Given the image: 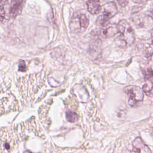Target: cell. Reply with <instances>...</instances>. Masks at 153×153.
<instances>
[{
    "label": "cell",
    "instance_id": "9a60e30c",
    "mask_svg": "<svg viewBox=\"0 0 153 153\" xmlns=\"http://www.w3.org/2000/svg\"><path fill=\"white\" fill-rule=\"evenodd\" d=\"M151 37H152V38L153 39V28H152V29L151 30Z\"/></svg>",
    "mask_w": 153,
    "mask_h": 153
},
{
    "label": "cell",
    "instance_id": "52a82bcc",
    "mask_svg": "<svg viewBox=\"0 0 153 153\" xmlns=\"http://www.w3.org/2000/svg\"><path fill=\"white\" fill-rule=\"evenodd\" d=\"M118 33V26L116 24H109L105 25L101 30V35L106 38L113 37Z\"/></svg>",
    "mask_w": 153,
    "mask_h": 153
},
{
    "label": "cell",
    "instance_id": "5b68a950",
    "mask_svg": "<svg viewBox=\"0 0 153 153\" xmlns=\"http://www.w3.org/2000/svg\"><path fill=\"white\" fill-rule=\"evenodd\" d=\"M24 0H12L8 10V17L14 19L18 16L23 8Z\"/></svg>",
    "mask_w": 153,
    "mask_h": 153
},
{
    "label": "cell",
    "instance_id": "8fae6325",
    "mask_svg": "<svg viewBox=\"0 0 153 153\" xmlns=\"http://www.w3.org/2000/svg\"><path fill=\"white\" fill-rule=\"evenodd\" d=\"M144 78L145 80H147L153 77V71L151 68H147L143 71Z\"/></svg>",
    "mask_w": 153,
    "mask_h": 153
},
{
    "label": "cell",
    "instance_id": "8992f818",
    "mask_svg": "<svg viewBox=\"0 0 153 153\" xmlns=\"http://www.w3.org/2000/svg\"><path fill=\"white\" fill-rule=\"evenodd\" d=\"M133 146V152H143V153H149L151 150L144 143L142 139L140 137H136L132 143Z\"/></svg>",
    "mask_w": 153,
    "mask_h": 153
},
{
    "label": "cell",
    "instance_id": "2e32d148",
    "mask_svg": "<svg viewBox=\"0 0 153 153\" xmlns=\"http://www.w3.org/2000/svg\"><path fill=\"white\" fill-rule=\"evenodd\" d=\"M151 134L153 136V127H152V129H151Z\"/></svg>",
    "mask_w": 153,
    "mask_h": 153
},
{
    "label": "cell",
    "instance_id": "ba28073f",
    "mask_svg": "<svg viewBox=\"0 0 153 153\" xmlns=\"http://www.w3.org/2000/svg\"><path fill=\"white\" fill-rule=\"evenodd\" d=\"M87 10L91 14L95 15L99 14L101 10L100 0H87Z\"/></svg>",
    "mask_w": 153,
    "mask_h": 153
},
{
    "label": "cell",
    "instance_id": "4fadbf2b",
    "mask_svg": "<svg viewBox=\"0 0 153 153\" xmlns=\"http://www.w3.org/2000/svg\"><path fill=\"white\" fill-rule=\"evenodd\" d=\"M116 1L118 4V5L121 7H126L128 2V0H116Z\"/></svg>",
    "mask_w": 153,
    "mask_h": 153
},
{
    "label": "cell",
    "instance_id": "277c9868",
    "mask_svg": "<svg viewBox=\"0 0 153 153\" xmlns=\"http://www.w3.org/2000/svg\"><path fill=\"white\" fill-rule=\"evenodd\" d=\"M118 13L115 4L108 2L104 5L103 10L97 20V23L100 26H105L106 23Z\"/></svg>",
    "mask_w": 153,
    "mask_h": 153
},
{
    "label": "cell",
    "instance_id": "9c48e42d",
    "mask_svg": "<svg viewBox=\"0 0 153 153\" xmlns=\"http://www.w3.org/2000/svg\"><path fill=\"white\" fill-rule=\"evenodd\" d=\"M142 86V90L147 95L153 94V77L147 80Z\"/></svg>",
    "mask_w": 153,
    "mask_h": 153
},
{
    "label": "cell",
    "instance_id": "3957f363",
    "mask_svg": "<svg viewBox=\"0 0 153 153\" xmlns=\"http://www.w3.org/2000/svg\"><path fill=\"white\" fill-rule=\"evenodd\" d=\"M89 25V20L84 14L75 13L70 23V28L72 32L80 33L84 32Z\"/></svg>",
    "mask_w": 153,
    "mask_h": 153
},
{
    "label": "cell",
    "instance_id": "30bf717a",
    "mask_svg": "<svg viewBox=\"0 0 153 153\" xmlns=\"http://www.w3.org/2000/svg\"><path fill=\"white\" fill-rule=\"evenodd\" d=\"M66 118L68 121L70 123H74L78 120V115L75 112L68 111L66 112Z\"/></svg>",
    "mask_w": 153,
    "mask_h": 153
},
{
    "label": "cell",
    "instance_id": "5bb4252c",
    "mask_svg": "<svg viewBox=\"0 0 153 153\" xmlns=\"http://www.w3.org/2000/svg\"><path fill=\"white\" fill-rule=\"evenodd\" d=\"M133 2H134V3H137V4H141V3H143L149 0H131Z\"/></svg>",
    "mask_w": 153,
    "mask_h": 153
},
{
    "label": "cell",
    "instance_id": "7a4b0ae2",
    "mask_svg": "<svg viewBox=\"0 0 153 153\" xmlns=\"http://www.w3.org/2000/svg\"><path fill=\"white\" fill-rule=\"evenodd\" d=\"M124 91L128 96V103L131 107L139 106L143 100V91L136 85H128L124 88Z\"/></svg>",
    "mask_w": 153,
    "mask_h": 153
},
{
    "label": "cell",
    "instance_id": "7c38bea8",
    "mask_svg": "<svg viewBox=\"0 0 153 153\" xmlns=\"http://www.w3.org/2000/svg\"><path fill=\"white\" fill-rule=\"evenodd\" d=\"M26 70V66L25 62L23 60H20L19 63V71L20 72H25Z\"/></svg>",
    "mask_w": 153,
    "mask_h": 153
},
{
    "label": "cell",
    "instance_id": "6da1fadb",
    "mask_svg": "<svg viewBox=\"0 0 153 153\" xmlns=\"http://www.w3.org/2000/svg\"><path fill=\"white\" fill-rule=\"evenodd\" d=\"M119 35L115 38V42L121 48L131 46L135 41L134 32L126 20H121L117 24Z\"/></svg>",
    "mask_w": 153,
    "mask_h": 153
}]
</instances>
